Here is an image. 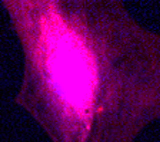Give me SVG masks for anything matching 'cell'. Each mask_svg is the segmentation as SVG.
Returning <instances> with one entry per match:
<instances>
[{"label": "cell", "instance_id": "1", "mask_svg": "<svg viewBox=\"0 0 160 142\" xmlns=\"http://www.w3.org/2000/svg\"><path fill=\"white\" fill-rule=\"evenodd\" d=\"M25 57L16 104L53 142H134L160 119V36L120 2L5 0Z\"/></svg>", "mask_w": 160, "mask_h": 142}]
</instances>
